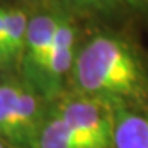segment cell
<instances>
[{"label": "cell", "mask_w": 148, "mask_h": 148, "mask_svg": "<svg viewBox=\"0 0 148 148\" xmlns=\"http://www.w3.org/2000/svg\"><path fill=\"white\" fill-rule=\"evenodd\" d=\"M66 92L112 107H148V58L125 33L100 27L80 38Z\"/></svg>", "instance_id": "cell-1"}, {"label": "cell", "mask_w": 148, "mask_h": 148, "mask_svg": "<svg viewBox=\"0 0 148 148\" xmlns=\"http://www.w3.org/2000/svg\"><path fill=\"white\" fill-rule=\"evenodd\" d=\"M51 101L15 73L0 79V139L15 148H35Z\"/></svg>", "instance_id": "cell-2"}, {"label": "cell", "mask_w": 148, "mask_h": 148, "mask_svg": "<svg viewBox=\"0 0 148 148\" xmlns=\"http://www.w3.org/2000/svg\"><path fill=\"white\" fill-rule=\"evenodd\" d=\"M82 148H113V107L98 98L65 92L51 103Z\"/></svg>", "instance_id": "cell-3"}, {"label": "cell", "mask_w": 148, "mask_h": 148, "mask_svg": "<svg viewBox=\"0 0 148 148\" xmlns=\"http://www.w3.org/2000/svg\"><path fill=\"white\" fill-rule=\"evenodd\" d=\"M59 20V6L47 3L30 11L23 53L15 74L44 97V77L53 36ZM45 98V97H44Z\"/></svg>", "instance_id": "cell-4"}, {"label": "cell", "mask_w": 148, "mask_h": 148, "mask_svg": "<svg viewBox=\"0 0 148 148\" xmlns=\"http://www.w3.org/2000/svg\"><path fill=\"white\" fill-rule=\"evenodd\" d=\"M80 38L79 20L59 8V20L44 77V97L51 103L66 92Z\"/></svg>", "instance_id": "cell-5"}, {"label": "cell", "mask_w": 148, "mask_h": 148, "mask_svg": "<svg viewBox=\"0 0 148 148\" xmlns=\"http://www.w3.org/2000/svg\"><path fill=\"white\" fill-rule=\"evenodd\" d=\"M30 6L5 5L0 23V74L17 73L23 53Z\"/></svg>", "instance_id": "cell-6"}, {"label": "cell", "mask_w": 148, "mask_h": 148, "mask_svg": "<svg viewBox=\"0 0 148 148\" xmlns=\"http://www.w3.org/2000/svg\"><path fill=\"white\" fill-rule=\"evenodd\" d=\"M113 148H148V107H113Z\"/></svg>", "instance_id": "cell-7"}, {"label": "cell", "mask_w": 148, "mask_h": 148, "mask_svg": "<svg viewBox=\"0 0 148 148\" xmlns=\"http://www.w3.org/2000/svg\"><path fill=\"white\" fill-rule=\"evenodd\" d=\"M77 20L116 21L130 12L123 0H51Z\"/></svg>", "instance_id": "cell-8"}, {"label": "cell", "mask_w": 148, "mask_h": 148, "mask_svg": "<svg viewBox=\"0 0 148 148\" xmlns=\"http://www.w3.org/2000/svg\"><path fill=\"white\" fill-rule=\"evenodd\" d=\"M35 148H82L70 134L66 125L58 113L50 109L39 129Z\"/></svg>", "instance_id": "cell-9"}, {"label": "cell", "mask_w": 148, "mask_h": 148, "mask_svg": "<svg viewBox=\"0 0 148 148\" xmlns=\"http://www.w3.org/2000/svg\"><path fill=\"white\" fill-rule=\"evenodd\" d=\"M123 2L133 14L148 17V0H123Z\"/></svg>", "instance_id": "cell-10"}, {"label": "cell", "mask_w": 148, "mask_h": 148, "mask_svg": "<svg viewBox=\"0 0 148 148\" xmlns=\"http://www.w3.org/2000/svg\"><path fill=\"white\" fill-rule=\"evenodd\" d=\"M17 2L21 3V5H26V6H30V8H35V6L51 3V0H17Z\"/></svg>", "instance_id": "cell-11"}, {"label": "cell", "mask_w": 148, "mask_h": 148, "mask_svg": "<svg viewBox=\"0 0 148 148\" xmlns=\"http://www.w3.org/2000/svg\"><path fill=\"white\" fill-rule=\"evenodd\" d=\"M3 6H5V5H2V3H0V23H2V14H3Z\"/></svg>", "instance_id": "cell-12"}, {"label": "cell", "mask_w": 148, "mask_h": 148, "mask_svg": "<svg viewBox=\"0 0 148 148\" xmlns=\"http://www.w3.org/2000/svg\"><path fill=\"white\" fill-rule=\"evenodd\" d=\"M5 144H6L5 140H3V139H0V148H3V147H5Z\"/></svg>", "instance_id": "cell-13"}]
</instances>
